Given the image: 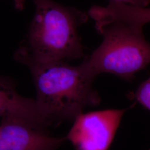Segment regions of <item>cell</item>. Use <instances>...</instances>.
Segmentation results:
<instances>
[{
	"mask_svg": "<svg viewBox=\"0 0 150 150\" xmlns=\"http://www.w3.org/2000/svg\"><path fill=\"white\" fill-rule=\"evenodd\" d=\"M33 1L35 13L15 59L29 68L83 57L84 47L77 29L87 21L88 12L53 0Z\"/></svg>",
	"mask_w": 150,
	"mask_h": 150,
	"instance_id": "1",
	"label": "cell"
},
{
	"mask_svg": "<svg viewBox=\"0 0 150 150\" xmlns=\"http://www.w3.org/2000/svg\"><path fill=\"white\" fill-rule=\"evenodd\" d=\"M36 91L40 112L53 126L74 121L87 107L101 102L92 85L96 76L82 62L71 66L61 62L29 67Z\"/></svg>",
	"mask_w": 150,
	"mask_h": 150,
	"instance_id": "2",
	"label": "cell"
},
{
	"mask_svg": "<svg viewBox=\"0 0 150 150\" xmlns=\"http://www.w3.org/2000/svg\"><path fill=\"white\" fill-rule=\"evenodd\" d=\"M100 45L82 63L92 74H111L129 81L150 64V43L142 28L120 22L95 25Z\"/></svg>",
	"mask_w": 150,
	"mask_h": 150,
	"instance_id": "3",
	"label": "cell"
},
{
	"mask_svg": "<svg viewBox=\"0 0 150 150\" xmlns=\"http://www.w3.org/2000/svg\"><path fill=\"white\" fill-rule=\"evenodd\" d=\"M127 109H110L79 115L64 137L75 150H108Z\"/></svg>",
	"mask_w": 150,
	"mask_h": 150,
	"instance_id": "4",
	"label": "cell"
},
{
	"mask_svg": "<svg viewBox=\"0 0 150 150\" xmlns=\"http://www.w3.org/2000/svg\"><path fill=\"white\" fill-rule=\"evenodd\" d=\"M66 141L64 137H51L20 120L2 118L0 150H57Z\"/></svg>",
	"mask_w": 150,
	"mask_h": 150,
	"instance_id": "5",
	"label": "cell"
},
{
	"mask_svg": "<svg viewBox=\"0 0 150 150\" xmlns=\"http://www.w3.org/2000/svg\"><path fill=\"white\" fill-rule=\"evenodd\" d=\"M0 117L20 120L34 129L46 132L52 123L40 112L35 100L21 96L13 82L0 77Z\"/></svg>",
	"mask_w": 150,
	"mask_h": 150,
	"instance_id": "6",
	"label": "cell"
},
{
	"mask_svg": "<svg viewBox=\"0 0 150 150\" xmlns=\"http://www.w3.org/2000/svg\"><path fill=\"white\" fill-rule=\"evenodd\" d=\"M88 15L96 25L120 22L132 27L142 28L150 22V8L139 7L111 0L106 6H93Z\"/></svg>",
	"mask_w": 150,
	"mask_h": 150,
	"instance_id": "7",
	"label": "cell"
},
{
	"mask_svg": "<svg viewBox=\"0 0 150 150\" xmlns=\"http://www.w3.org/2000/svg\"><path fill=\"white\" fill-rule=\"evenodd\" d=\"M131 97L150 111V77L139 85Z\"/></svg>",
	"mask_w": 150,
	"mask_h": 150,
	"instance_id": "8",
	"label": "cell"
},
{
	"mask_svg": "<svg viewBox=\"0 0 150 150\" xmlns=\"http://www.w3.org/2000/svg\"><path fill=\"white\" fill-rule=\"evenodd\" d=\"M129 5L139 7H146L150 3V0H114Z\"/></svg>",
	"mask_w": 150,
	"mask_h": 150,
	"instance_id": "9",
	"label": "cell"
},
{
	"mask_svg": "<svg viewBox=\"0 0 150 150\" xmlns=\"http://www.w3.org/2000/svg\"><path fill=\"white\" fill-rule=\"evenodd\" d=\"M15 7L17 10L21 11L24 8V5L26 0H13Z\"/></svg>",
	"mask_w": 150,
	"mask_h": 150,
	"instance_id": "10",
	"label": "cell"
}]
</instances>
